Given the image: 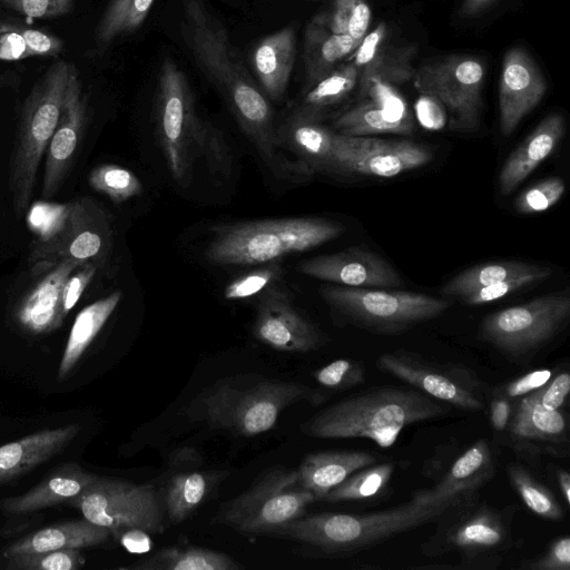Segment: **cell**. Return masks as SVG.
<instances>
[{
    "label": "cell",
    "mask_w": 570,
    "mask_h": 570,
    "mask_svg": "<svg viewBox=\"0 0 570 570\" xmlns=\"http://www.w3.org/2000/svg\"><path fill=\"white\" fill-rule=\"evenodd\" d=\"M315 500L299 481L297 470L277 466L226 502L217 520L244 535L276 534L305 514Z\"/></svg>",
    "instance_id": "8"
},
{
    "label": "cell",
    "mask_w": 570,
    "mask_h": 570,
    "mask_svg": "<svg viewBox=\"0 0 570 570\" xmlns=\"http://www.w3.org/2000/svg\"><path fill=\"white\" fill-rule=\"evenodd\" d=\"M432 157L428 146L411 140L350 136L334 131L330 170L392 178L426 165Z\"/></svg>",
    "instance_id": "16"
},
{
    "label": "cell",
    "mask_w": 570,
    "mask_h": 570,
    "mask_svg": "<svg viewBox=\"0 0 570 570\" xmlns=\"http://www.w3.org/2000/svg\"><path fill=\"white\" fill-rule=\"evenodd\" d=\"M121 299L114 292L82 308L75 318L59 364L58 379L65 380L101 331Z\"/></svg>",
    "instance_id": "33"
},
{
    "label": "cell",
    "mask_w": 570,
    "mask_h": 570,
    "mask_svg": "<svg viewBox=\"0 0 570 570\" xmlns=\"http://www.w3.org/2000/svg\"><path fill=\"white\" fill-rule=\"evenodd\" d=\"M498 0H463L460 7V14L462 17H474L492 4H494Z\"/></svg>",
    "instance_id": "61"
},
{
    "label": "cell",
    "mask_w": 570,
    "mask_h": 570,
    "mask_svg": "<svg viewBox=\"0 0 570 570\" xmlns=\"http://www.w3.org/2000/svg\"><path fill=\"white\" fill-rule=\"evenodd\" d=\"M66 505L77 509L85 519L107 528L118 538L130 529L148 533L164 531V511L158 492L151 484L97 476Z\"/></svg>",
    "instance_id": "12"
},
{
    "label": "cell",
    "mask_w": 570,
    "mask_h": 570,
    "mask_svg": "<svg viewBox=\"0 0 570 570\" xmlns=\"http://www.w3.org/2000/svg\"><path fill=\"white\" fill-rule=\"evenodd\" d=\"M417 48L413 45L377 51L360 77L361 96L374 83L401 85L414 77L413 58Z\"/></svg>",
    "instance_id": "39"
},
{
    "label": "cell",
    "mask_w": 570,
    "mask_h": 570,
    "mask_svg": "<svg viewBox=\"0 0 570 570\" xmlns=\"http://www.w3.org/2000/svg\"><path fill=\"white\" fill-rule=\"evenodd\" d=\"M554 475H556V481H557V484L561 492V495H562L567 507H569V504H570V474L566 469L557 468Z\"/></svg>",
    "instance_id": "62"
},
{
    "label": "cell",
    "mask_w": 570,
    "mask_h": 570,
    "mask_svg": "<svg viewBox=\"0 0 570 570\" xmlns=\"http://www.w3.org/2000/svg\"><path fill=\"white\" fill-rule=\"evenodd\" d=\"M546 80L530 55L512 48L504 55L499 89L500 131L510 136L541 101Z\"/></svg>",
    "instance_id": "21"
},
{
    "label": "cell",
    "mask_w": 570,
    "mask_h": 570,
    "mask_svg": "<svg viewBox=\"0 0 570 570\" xmlns=\"http://www.w3.org/2000/svg\"><path fill=\"white\" fill-rule=\"evenodd\" d=\"M180 30L197 66L224 97L261 157L274 170H285L272 107L244 67L225 26L203 0H184Z\"/></svg>",
    "instance_id": "1"
},
{
    "label": "cell",
    "mask_w": 570,
    "mask_h": 570,
    "mask_svg": "<svg viewBox=\"0 0 570 570\" xmlns=\"http://www.w3.org/2000/svg\"><path fill=\"white\" fill-rule=\"evenodd\" d=\"M495 474L491 445L479 439L466 448L429 489L434 501L453 502L479 492Z\"/></svg>",
    "instance_id": "26"
},
{
    "label": "cell",
    "mask_w": 570,
    "mask_h": 570,
    "mask_svg": "<svg viewBox=\"0 0 570 570\" xmlns=\"http://www.w3.org/2000/svg\"><path fill=\"white\" fill-rule=\"evenodd\" d=\"M253 333L263 344L281 352L306 353L323 344L317 327L301 315L289 296L274 284L259 298Z\"/></svg>",
    "instance_id": "17"
},
{
    "label": "cell",
    "mask_w": 570,
    "mask_h": 570,
    "mask_svg": "<svg viewBox=\"0 0 570 570\" xmlns=\"http://www.w3.org/2000/svg\"><path fill=\"white\" fill-rule=\"evenodd\" d=\"M324 399L323 394L301 383L226 379L205 390L189 413L213 429L255 436L273 429L288 406L299 402L318 404Z\"/></svg>",
    "instance_id": "4"
},
{
    "label": "cell",
    "mask_w": 570,
    "mask_h": 570,
    "mask_svg": "<svg viewBox=\"0 0 570 570\" xmlns=\"http://www.w3.org/2000/svg\"><path fill=\"white\" fill-rule=\"evenodd\" d=\"M358 75V67L353 62L333 69L306 89L302 106L296 114L318 121V115L324 109L341 102L352 92Z\"/></svg>",
    "instance_id": "36"
},
{
    "label": "cell",
    "mask_w": 570,
    "mask_h": 570,
    "mask_svg": "<svg viewBox=\"0 0 570 570\" xmlns=\"http://www.w3.org/2000/svg\"><path fill=\"white\" fill-rule=\"evenodd\" d=\"M70 65L63 60L51 63L22 105L9 168V188L18 217L28 209L41 158L59 121Z\"/></svg>",
    "instance_id": "7"
},
{
    "label": "cell",
    "mask_w": 570,
    "mask_h": 570,
    "mask_svg": "<svg viewBox=\"0 0 570 570\" xmlns=\"http://www.w3.org/2000/svg\"><path fill=\"white\" fill-rule=\"evenodd\" d=\"M569 317L570 297L549 294L489 314L479 338L511 362H525L564 328Z\"/></svg>",
    "instance_id": "10"
},
{
    "label": "cell",
    "mask_w": 570,
    "mask_h": 570,
    "mask_svg": "<svg viewBox=\"0 0 570 570\" xmlns=\"http://www.w3.org/2000/svg\"><path fill=\"white\" fill-rule=\"evenodd\" d=\"M282 266L273 262L233 279L224 289L226 299L252 297L273 285L282 275Z\"/></svg>",
    "instance_id": "49"
},
{
    "label": "cell",
    "mask_w": 570,
    "mask_h": 570,
    "mask_svg": "<svg viewBox=\"0 0 570 570\" xmlns=\"http://www.w3.org/2000/svg\"><path fill=\"white\" fill-rule=\"evenodd\" d=\"M505 431L515 451L524 455L562 456L568 452L569 424L566 412L562 409H542L527 395L514 402Z\"/></svg>",
    "instance_id": "20"
},
{
    "label": "cell",
    "mask_w": 570,
    "mask_h": 570,
    "mask_svg": "<svg viewBox=\"0 0 570 570\" xmlns=\"http://www.w3.org/2000/svg\"><path fill=\"white\" fill-rule=\"evenodd\" d=\"M324 301L353 323L382 334H397L442 315L451 303L403 291L324 286Z\"/></svg>",
    "instance_id": "9"
},
{
    "label": "cell",
    "mask_w": 570,
    "mask_h": 570,
    "mask_svg": "<svg viewBox=\"0 0 570 570\" xmlns=\"http://www.w3.org/2000/svg\"><path fill=\"white\" fill-rule=\"evenodd\" d=\"M489 403V421L491 428L498 432H504L508 429L514 410V402L499 395H491Z\"/></svg>",
    "instance_id": "58"
},
{
    "label": "cell",
    "mask_w": 570,
    "mask_h": 570,
    "mask_svg": "<svg viewBox=\"0 0 570 570\" xmlns=\"http://www.w3.org/2000/svg\"><path fill=\"white\" fill-rule=\"evenodd\" d=\"M77 0H0V6L33 19H56L68 14Z\"/></svg>",
    "instance_id": "50"
},
{
    "label": "cell",
    "mask_w": 570,
    "mask_h": 570,
    "mask_svg": "<svg viewBox=\"0 0 570 570\" xmlns=\"http://www.w3.org/2000/svg\"><path fill=\"white\" fill-rule=\"evenodd\" d=\"M298 269L309 277L347 287L391 289L403 285L402 277L391 264L356 246L303 261Z\"/></svg>",
    "instance_id": "19"
},
{
    "label": "cell",
    "mask_w": 570,
    "mask_h": 570,
    "mask_svg": "<svg viewBox=\"0 0 570 570\" xmlns=\"http://www.w3.org/2000/svg\"><path fill=\"white\" fill-rule=\"evenodd\" d=\"M277 135L281 145H287L307 168L330 170L334 131L316 120L295 114L277 129Z\"/></svg>",
    "instance_id": "32"
},
{
    "label": "cell",
    "mask_w": 570,
    "mask_h": 570,
    "mask_svg": "<svg viewBox=\"0 0 570 570\" xmlns=\"http://www.w3.org/2000/svg\"><path fill=\"white\" fill-rule=\"evenodd\" d=\"M219 474L209 471H186L173 475L166 485L164 505L171 522L188 519L209 497Z\"/></svg>",
    "instance_id": "34"
},
{
    "label": "cell",
    "mask_w": 570,
    "mask_h": 570,
    "mask_svg": "<svg viewBox=\"0 0 570 570\" xmlns=\"http://www.w3.org/2000/svg\"><path fill=\"white\" fill-rule=\"evenodd\" d=\"M67 204L35 203L27 215L29 228L36 234L35 240L48 238L60 226Z\"/></svg>",
    "instance_id": "51"
},
{
    "label": "cell",
    "mask_w": 570,
    "mask_h": 570,
    "mask_svg": "<svg viewBox=\"0 0 570 570\" xmlns=\"http://www.w3.org/2000/svg\"><path fill=\"white\" fill-rule=\"evenodd\" d=\"M86 563L80 549H61L18 554L4 559L8 570H78Z\"/></svg>",
    "instance_id": "44"
},
{
    "label": "cell",
    "mask_w": 570,
    "mask_h": 570,
    "mask_svg": "<svg viewBox=\"0 0 570 570\" xmlns=\"http://www.w3.org/2000/svg\"><path fill=\"white\" fill-rule=\"evenodd\" d=\"M88 184L114 203H124L142 191L139 178L129 169L116 164L96 166L88 176Z\"/></svg>",
    "instance_id": "42"
},
{
    "label": "cell",
    "mask_w": 570,
    "mask_h": 570,
    "mask_svg": "<svg viewBox=\"0 0 570 570\" xmlns=\"http://www.w3.org/2000/svg\"><path fill=\"white\" fill-rule=\"evenodd\" d=\"M81 426L68 424L42 430L17 441L0 445V484L28 473L63 451Z\"/></svg>",
    "instance_id": "25"
},
{
    "label": "cell",
    "mask_w": 570,
    "mask_h": 570,
    "mask_svg": "<svg viewBox=\"0 0 570 570\" xmlns=\"http://www.w3.org/2000/svg\"><path fill=\"white\" fill-rule=\"evenodd\" d=\"M125 568L135 570H238L243 567L220 551L187 546L161 548L141 562Z\"/></svg>",
    "instance_id": "35"
},
{
    "label": "cell",
    "mask_w": 570,
    "mask_h": 570,
    "mask_svg": "<svg viewBox=\"0 0 570 570\" xmlns=\"http://www.w3.org/2000/svg\"><path fill=\"white\" fill-rule=\"evenodd\" d=\"M199 122L186 75L173 59H164L158 77L157 127L168 169L181 186L190 178Z\"/></svg>",
    "instance_id": "13"
},
{
    "label": "cell",
    "mask_w": 570,
    "mask_h": 570,
    "mask_svg": "<svg viewBox=\"0 0 570 570\" xmlns=\"http://www.w3.org/2000/svg\"><path fill=\"white\" fill-rule=\"evenodd\" d=\"M554 371L550 368H539L503 384L497 385L491 395H499L517 402L519 399L537 391L543 386L553 375Z\"/></svg>",
    "instance_id": "55"
},
{
    "label": "cell",
    "mask_w": 570,
    "mask_h": 570,
    "mask_svg": "<svg viewBox=\"0 0 570 570\" xmlns=\"http://www.w3.org/2000/svg\"><path fill=\"white\" fill-rule=\"evenodd\" d=\"M541 267V265L519 261L480 264L470 267L451 278L441 288V294L460 298L476 288L511 277L537 272Z\"/></svg>",
    "instance_id": "38"
},
{
    "label": "cell",
    "mask_w": 570,
    "mask_h": 570,
    "mask_svg": "<svg viewBox=\"0 0 570 570\" xmlns=\"http://www.w3.org/2000/svg\"><path fill=\"white\" fill-rule=\"evenodd\" d=\"M521 570H570V538L561 535L548 546L544 553L522 560Z\"/></svg>",
    "instance_id": "53"
},
{
    "label": "cell",
    "mask_w": 570,
    "mask_h": 570,
    "mask_svg": "<svg viewBox=\"0 0 570 570\" xmlns=\"http://www.w3.org/2000/svg\"><path fill=\"white\" fill-rule=\"evenodd\" d=\"M317 18L332 32L362 41L370 26L371 9L365 0H334L333 8Z\"/></svg>",
    "instance_id": "43"
},
{
    "label": "cell",
    "mask_w": 570,
    "mask_h": 570,
    "mask_svg": "<svg viewBox=\"0 0 570 570\" xmlns=\"http://www.w3.org/2000/svg\"><path fill=\"white\" fill-rule=\"evenodd\" d=\"M483 63L470 56H451L425 63L414 73L416 89L449 111L450 128L473 131L480 126Z\"/></svg>",
    "instance_id": "15"
},
{
    "label": "cell",
    "mask_w": 570,
    "mask_h": 570,
    "mask_svg": "<svg viewBox=\"0 0 570 570\" xmlns=\"http://www.w3.org/2000/svg\"><path fill=\"white\" fill-rule=\"evenodd\" d=\"M386 27L381 22L374 31H372L365 39L363 38L360 46L356 48L355 61L357 67L365 66L379 51V46L385 38Z\"/></svg>",
    "instance_id": "59"
},
{
    "label": "cell",
    "mask_w": 570,
    "mask_h": 570,
    "mask_svg": "<svg viewBox=\"0 0 570 570\" xmlns=\"http://www.w3.org/2000/svg\"><path fill=\"white\" fill-rule=\"evenodd\" d=\"M97 272V266L94 264H83L77 267L66 279L60 303L58 307L57 314V323L58 326L61 325L65 317L68 315L70 309L73 308L76 303L79 301L83 291L92 281L95 274Z\"/></svg>",
    "instance_id": "52"
},
{
    "label": "cell",
    "mask_w": 570,
    "mask_h": 570,
    "mask_svg": "<svg viewBox=\"0 0 570 570\" xmlns=\"http://www.w3.org/2000/svg\"><path fill=\"white\" fill-rule=\"evenodd\" d=\"M87 120V99L80 78L71 63L62 110L48 145L41 194L45 199L55 196L63 184L73 159Z\"/></svg>",
    "instance_id": "18"
},
{
    "label": "cell",
    "mask_w": 570,
    "mask_h": 570,
    "mask_svg": "<svg viewBox=\"0 0 570 570\" xmlns=\"http://www.w3.org/2000/svg\"><path fill=\"white\" fill-rule=\"evenodd\" d=\"M111 245L110 216L95 199L80 197L67 203L65 217L55 233L31 243L30 272L41 275L66 259L98 267L107 259Z\"/></svg>",
    "instance_id": "11"
},
{
    "label": "cell",
    "mask_w": 570,
    "mask_h": 570,
    "mask_svg": "<svg viewBox=\"0 0 570 570\" xmlns=\"http://www.w3.org/2000/svg\"><path fill=\"white\" fill-rule=\"evenodd\" d=\"M97 476L75 462H66L26 493L0 499V510L20 515L66 503L81 494Z\"/></svg>",
    "instance_id": "24"
},
{
    "label": "cell",
    "mask_w": 570,
    "mask_h": 570,
    "mask_svg": "<svg viewBox=\"0 0 570 570\" xmlns=\"http://www.w3.org/2000/svg\"><path fill=\"white\" fill-rule=\"evenodd\" d=\"M564 189V181L559 177L540 180L515 198L514 209L520 214L546 212L561 199Z\"/></svg>",
    "instance_id": "48"
},
{
    "label": "cell",
    "mask_w": 570,
    "mask_h": 570,
    "mask_svg": "<svg viewBox=\"0 0 570 570\" xmlns=\"http://www.w3.org/2000/svg\"><path fill=\"white\" fill-rule=\"evenodd\" d=\"M512 513L480 500L479 492L453 502L435 521L432 535L421 546L428 558L451 553L459 564L445 569L490 570L502 562V553L517 547L511 531Z\"/></svg>",
    "instance_id": "6"
},
{
    "label": "cell",
    "mask_w": 570,
    "mask_h": 570,
    "mask_svg": "<svg viewBox=\"0 0 570 570\" xmlns=\"http://www.w3.org/2000/svg\"><path fill=\"white\" fill-rule=\"evenodd\" d=\"M377 462L367 451H320L305 455L297 469L301 484L317 501L357 470Z\"/></svg>",
    "instance_id": "29"
},
{
    "label": "cell",
    "mask_w": 570,
    "mask_h": 570,
    "mask_svg": "<svg viewBox=\"0 0 570 570\" xmlns=\"http://www.w3.org/2000/svg\"><path fill=\"white\" fill-rule=\"evenodd\" d=\"M193 148L195 158H204L214 173L229 174L232 168L229 148L220 130L212 122L200 119Z\"/></svg>",
    "instance_id": "45"
},
{
    "label": "cell",
    "mask_w": 570,
    "mask_h": 570,
    "mask_svg": "<svg viewBox=\"0 0 570 570\" xmlns=\"http://www.w3.org/2000/svg\"><path fill=\"white\" fill-rule=\"evenodd\" d=\"M453 502L434 501L429 489L417 490L407 502L379 512L304 514L275 535L293 539L327 556H348L435 522Z\"/></svg>",
    "instance_id": "3"
},
{
    "label": "cell",
    "mask_w": 570,
    "mask_h": 570,
    "mask_svg": "<svg viewBox=\"0 0 570 570\" xmlns=\"http://www.w3.org/2000/svg\"><path fill=\"white\" fill-rule=\"evenodd\" d=\"M111 532L87 519L66 521L42 528L12 542L1 553L7 559L18 554L61 549H82L104 544Z\"/></svg>",
    "instance_id": "28"
},
{
    "label": "cell",
    "mask_w": 570,
    "mask_h": 570,
    "mask_svg": "<svg viewBox=\"0 0 570 570\" xmlns=\"http://www.w3.org/2000/svg\"><path fill=\"white\" fill-rule=\"evenodd\" d=\"M552 274L550 267L542 266L539 271L520 276L500 281L488 286L476 288L460 297V301L466 305H482L498 301L505 295L519 291L523 287L538 284L547 279Z\"/></svg>",
    "instance_id": "46"
},
{
    "label": "cell",
    "mask_w": 570,
    "mask_h": 570,
    "mask_svg": "<svg viewBox=\"0 0 570 570\" xmlns=\"http://www.w3.org/2000/svg\"><path fill=\"white\" fill-rule=\"evenodd\" d=\"M362 97L368 99L336 118L334 128L337 132L350 136H407L414 131V122L405 101L390 85L374 83Z\"/></svg>",
    "instance_id": "22"
},
{
    "label": "cell",
    "mask_w": 570,
    "mask_h": 570,
    "mask_svg": "<svg viewBox=\"0 0 570 570\" xmlns=\"http://www.w3.org/2000/svg\"><path fill=\"white\" fill-rule=\"evenodd\" d=\"M449 411V404L411 386H375L322 410L301 430L317 439H367L390 448L405 428Z\"/></svg>",
    "instance_id": "2"
},
{
    "label": "cell",
    "mask_w": 570,
    "mask_h": 570,
    "mask_svg": "<svg viewBox=\"0 0 570 570\" xmlns=\"http://www.w3.org/2000/svg\"><path fill=\"white\" fill-rule=\"evenodd\" d=\"M361 42L348 35L332 32L317 16L313 18L304 33L305 89L331 72L334 66L355 50Z\"/></svg>",
    "instance_id": "31"
},
{
    "label": "cell",
    "mask_w": 570,
    "mask_h": 570,
    "mask_svg": "<svg viewBox=\"0 0 570 570\" xmlns=\"http://www.w3.org/2000/svg\"><path fill=\"white\" fill-rule=\"evenodd\" d=\"M296 37L287 26L262 39L252 51V65L265 94L273 100L284 96L295 61Z\"/></svg>",
    "instance_id": "30"
},
{
    "label": "cell",
    "mask_w": 570,
    "mask_h": 570,
    "mask_svg": "<svg viewBox=\"0 0 570 570\" xmlns=\"http://www.w3.org/2000/svg\"><path fill=\"white\" fill-rule=\"evenodd\" d=\"M122 547L130 553H141L148 551L151 546V540L148 532L139 529H130L122 532L118 537Z\"/></svg>",
    "instance_id": "60"
},
{
    "label": "cell",
    "mask_w": 570,
    "mask_h": 570,
    "mask_svg": "<svg viewBox=\"0 0 570 570\" xmlns=\"http://www.w3.org/2000/svg\"><path fill=\"white\" fill-rule=\"evenodd\" d=\"M394 473L392 462L362 468L333 488L323 499L326 502L365 501L380 495Z\"/></svg>",
    "instance_id": "41"
},
{
    "label": "cell",
    "mask_w": 570,
    "mask_h": 570,
    "mask_svg": "<svg viewBox=\"0 0 570 570\" xmlns=\"http://www.w3.org/2000/svg\"><path fill=\"white\" fill-rule=\"evenodd\" d=\"M570 374L567 370L554 372L551 379L527 396L546 410H559L568 402Z\"/></svg>",
    "instance_id": "54"
},
{
    "label": "cell",
    "mask_w": 570,
    "mask_h": 570,
    "mask_svg": "<svg viewBox=\"0 0 570 570\" xmlns=\"http://www.w3.org/2000/svg\"><path fill=\"white\" fill-rule=\"evenodd\" d=\"M566 121L561 114L547 116L533 131L509 155L499 174V190L511 194L550 154L564 135Z\"/></svg>",
    "instance_id": "27"
},
{
    "label": "cell",
    "mask_w": 570,
    "mask_h": 570,
    "mask_svg": "<svg viewBox=\"0 0 570 570\" xmlns=\"http://www.w3.org/2000/svg\"><path fill=\"white\" fill-rule=\"evenodd\" d=\"M32 57L20 31L19 22L0 18V60L18 61Z\"/></svg>",
    "instance_id": "56"
},
{
    "label": "cell",
    "mask_w": 570,
    "mask_h": 570,
    "mask_svg": "<svg viewBox=\"0 0 570 570\" xmlns=\"http://www.w3.org/2000/svg\"><path fill=\"white\" fill-rule=\"evenodd\" d=\"M80 265L66 259L47 272L21 297L14 308L17 324L33 335L49 333L58 328L57 314L63 284Z\"/></svg>",
    "instance_id": "23"
},
{
    "label": "cell",
    "mask_w": 570,
    "mask_h": 570,
    "mask_svg": "<svg viewBox=\"0 0 570 570\" xmlns=\"http://www.w3.org/2000/svg\"><path fill=\"white\" fill-rule=\"evenodd\" d=\"M507 475L514 491L532 513L549 521H560L564 518V510L553 492L525 466L511 462L507 465Z\"/></svg>",
    "instance_id": "40"
},
{
    "label": "cell",
    "mask_w": 570,
    "mask_h": 570,
    "mask_svg": "<svg viewBox=\"0 0 570 570\" xmlns=\"http://www.w3.org/2000/svg\"><path fill=\"white\" fill-rule=\"evenodd\" d=\"M154 2L155 0H111L96 27V47L105 50L118 38L137 30Z\"/></svg>",
    "instance_id": "37"
},
{
    "label": "cell",
    "mask_w": 570,
    "mask_h": 570,
    "mask_svg": "<svg viewBox=\"0 0 570 570\" xmlns=\"http://www.w3.org/2000/svg\"><path fill=\"white\" fill-rule=\"evenodd\" d=\"M312 375L321 386L334 392L355 387L365 381L363 364L352 358H337Z\"/></svg>",
    "instance_id": "47"
},
{
    "label": "cell",
    "mask_w": 570,
    "mask_h": 570,
    "mask_svg": "<svg viewBox=\"0 0 570 570\" xmlns=\"http://www.w3.org/2000/svg\"><path fill=\"white\" fill-rule=\"evenodd\" d=\"M345 227L320 217L261 219L217 226L205 257L217 265H261L315 248Z\"/></svg>",
    "instance_id": "5"
},
{
    "label": "cell",
    "mask_w": 570,
    "mask_h": 570,
    "mask_svg": "<svg viewBox=\"0 0 570 570\" xmlns=\"http://www.w3.org/2000/svg\"><path fill=\"white\" fill-rule=\"evenodd\" d=\"M20 31L31 56L57 57L63 49V41L56 35L19 23Z\"/></svg>",
    "instance_id": "57"
},
{
    "label": "cell",
    "mask_w": 570,
    "mask_h": 570,
    "mask_svg": "<svg viewBox=\"0 0 570 570\" xmlns=\"http://www.w3.org/2000/svg\"><path fill=\"white\" fill-rule=\"evenodd\" d=\"M376 365L438 401L469 412L484 410L487 385L463 365L429 361L404 348L381 354Z\"/></svg>",
    "instance_id": "14"
}]
</instances>
